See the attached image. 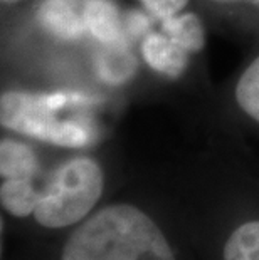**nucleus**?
Instances as JSON below:
<instances>
[{
	"label": "nucleus",
	"mask_w": 259,
	"mask_h": 260,
	"mask_svg": "<svg viewBox=\"0 0 259 260\" xmlns=\"http://www.w3.org/2000/svg\"><path fill=\"white\" fill-rule=\"evenodd\" d=\"M61 260H175L158 225L133 205L118 203L81 223Z\"/></svg>",
	"instance_id": "obj_1"
},
{
	"label": "nucleus",
	"mask_w": 259,
	"mask_h": 260,
	"mask_svg": "<svg viewBox=\"0 0 259 260\" xmlns=\"http://www.w3.org/2000/svg\"><path fill=\"white\" fill-rule=\"evenodd\" d=\"M76 96L64 92L36 94L9 91L2 94V126L56 146L82 148L96 140V128L84 116H74Z\"/></svg>",
	"instance_id": "obj_2"
},
{
	"label": "nucleus",
	"mask_w": 259,
	"mask_h": 260,
	"mask_svg": "<svg viewBox=\"0 0 259 260\" xmlns=\"http://www.w3.org/2000/svg\"><path fill=\"white\" fill-rule=\"evenodd\" d=\"M103 170L91 158L63 163L36 186V222L46 229L78 223L98 203L103 193Z\"/></svg>",
	"instance_id": "obj_3"
},
{
	"label": "nucleus",
	"mask_w": 259,
	"mask_h": 260,
	"mask_svg": "<svg viewBox=\"0 0 259 260\" xmlns=\"http://www.w3.org/2000/svg\"><path fill=\"white\" fill-rule=\"evenodd\" d=\"M90 0H42L37 20L49 34L61 41H79L90 34Z\"/></svg>",
	"instance_id": "obj_4"
},
{
	"label": "nucleus",
	"mask_w": 259,
	"mask_h": 260,
	"mask_svg": "<svg viewBox=\"0 0 259 260\" xmlns=\"http://www.w3.org/2000/svg\"><path fill=\"white\" fill-rule=\"evenodd\" d=\"M141 54L147 64L157 73L179 77L187 68L190 52L165 32H155L145 37L141 44Z\"/></svg>",
	"instance_id": "obj_5"
},
{
	"label": "nucleus",
	"mask_w": 259,
	"mask_h": 260,
	"mask_svg": "<svg viewBox=\"0 0 259 260\" xmlns=\"http://www.w3.org/2000/svg\"><path fill=\"white\" fill-rule=\"evenodd\" d=\"M90 36L104 44H117L123 36L118 5L113 0H90L88 9Z\"/></svg>",
	"instance_id": "obj_6"
},
{
	"label": "nucleus",
	"mask_w": 259,
	"mask_h": 260,
	"mask_svg": "<svg viewBox=\"0 0 259 260\" xmlns=\"http://www.w3.org/2000/svg\"><path fill=\"white\" fill-rule=\"evenodd\" d=\"M160 24H162V32L172 37L175 42H179L190 54L200 51L204 44H206L202 22L195 14H179L175 17L160 22Z\"/></svg>",
	"instance_id": "obj_7"
},
{
	"label": "nucleus",
	"mask_w": 259,
	"mask_h": 260,
	"mask_svg": "<svg viewBox=\"0 0 259 260\" xmlns=\"http://www.w3.org/2000/svg\"><path fill=\"white\" fill-rule=\"evenodd\" d=\"M224 260H259V220L238 226L224 245Z\"/></svg>",
	"instance_id": "obj_8"
},
{
	"label": "nucleus",
	"mask_w": 259,
	"mask_h": 260,
	"mask_svg": "<svg viewBox=\"0 0 259 260\" xmlns=\"http://www.w3.org/2000/svg\"><path fill=\"white\" fill-rule=\"evenodd\" d=\"M236 99L242 111L259 123V57L242 73L236 86Z\"/></svg>",
	"instance_id": "obj_9"
},
{
	"label": "nucleus",
	"mask_w": 259,
	"mask_h": 260,
	"mask_svg": "<svg viewBox=\"0 0 259 260\" xmlns=\"http://www.w3.org/2000/svg\"><path fill=\"white\" fill-rule=\"evenodd\" d=\"M143 9L158 22L179 15L189 0H140Z\"/></svg>",
	"instance_id": "obj_10"
},
{
	"label": "nucleus",
	"mask_w": 259,
	"mask_h": 260,
	"mask_svg": "<svg viewBox=\"0 0 259 260\" xmlns=\"http://www.w3.org/2000/svg\"><path fill=\"white\" fill-rule=\"evenodd\" d=\"M4 2H15V0H4Z\"/></svg>",
	"instance_id": "obj_11"
},
{
	"label": "nucleus",
	"mask_w": 259,
	"mask_h": 260,
	"mask_svg": "<svg viewBox=\"0 0 259 260\" xmlns=\"http://www.w3.org/2000/svg\"><path fill=\"white\" fill-rule=\"evenodd\" d=\"M251 2H254V4H259V0H251Z\"/></svg>",
	"instance_id": "obj_12"
}]
</instances>
